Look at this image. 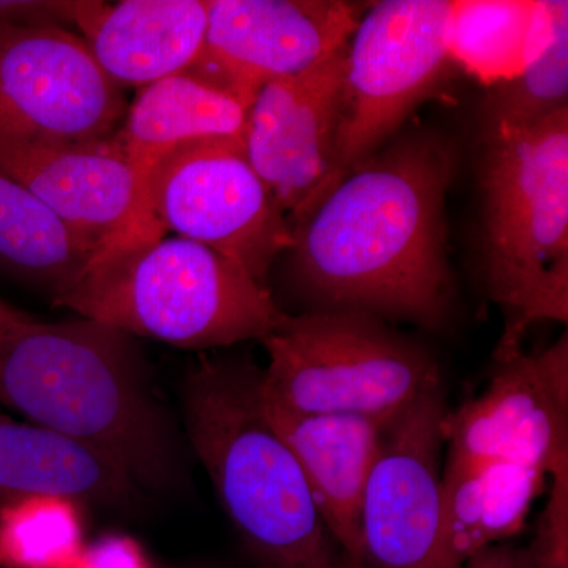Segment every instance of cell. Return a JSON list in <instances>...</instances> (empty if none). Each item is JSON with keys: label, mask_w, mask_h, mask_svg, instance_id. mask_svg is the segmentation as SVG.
<instances>
[{"label": "cell", "mask_w": 568, "mask_h": 568, "mask_svg": "<svg viewBox=\"0 0 568 568\" xmlns=\"http://www.w3.org/2000/svg\"><path fill=\"white\" fill-rule=\"evenodd\" d=\"M138 491L129 474L95 448L0 414V503L54 497L122 506Z\"/></svg>", "instance_id": "18"}, {"label": "cell", "mask_w": 568, "mask_h": 568, "mask_svg": "<svg viewBox=\"0 0 568 568\" xmlns=\"http://www.w3.org/2000/svg\"><path fill=\"white\" fill-rule=\"evenodd\" d=\"M549 9L552 39L547 50L517 78L496 85L489 122L530 125L568 108V3L549 0Z\"/></svg>", "instance_id": "23"}, {"label": "cell", "mask_w": 568, "mask_h": 568, "mask_svg": "<svg viewBox=\"0 0 568 568\" xmlns=\"http://www.w3.org/2000/svg\"><path fill=\"white\" fill-rule=\"evenodd\" d=\"M452 11L454 0H384L362 14L346 48L331 173L294 222L375 155L432 91L450 61Z\"/></svg>", "instance_id": "7"}, {"label": "cell", "mask_w": 568, "mask_h": 568, "mask_svg": "<svg viewBox=\"0 0 568 568\" xmlns=\"http://www.w3.org/2000/svg\"><path fill=\"white\" fill-rule=\"evenodd\" d=\"M463 568H536L529 547L504 541L478 551Z\"/></svg>", "instance_id": "26"}, {"label": "cell", "mask_w": 568, "mask_h": 568, "mask_svg": "<svg viewBox=\"0 0 568 568\" xmlns=\"http://www.w3.org/2000/svg\"><path fill=\"white\" fill-rule=\"evenodd\" d=\"M123 334L211 351L272 334L286 313L241 265L189 239H129L52 301Z\"/></svg>", "instance_id": "4"}, {"label": "cell", "mask_w": 568, "mask_h": 568, "mask_svg": "<svg viewBox=\"0 0 568 568\" xmlns=\"http://www.w3.org/2000/svg\"><path fill=\"white\" fill-rule=\"evenodd\" d=\"M454 168L446 140L424 132L355 166L291 224L298 287L320 310L446 324L455 286L444 204Z\"/></svg>", "instance_id": "1"}, {"label": "cell", "mask_w": 568, "mask_h": 568, "mask_svg": "<svg viewBox=\"0 0 568 568\" xmlns=\"http://www.w3.org/2000/svg\"><path fill=\"white\" fill-rule=\"evenodd\" d=\"M193 70L252 104L267 82L320 65L349 43L365 9L339 0H207Z\"/></svg>", "instance_id": "12"}, {"label": "cell", "mask_w": 568, "mask_h": 568, "mask_svg": "<svg viewBox=\"0 0 568 568\" xmlns=\"http://www.w3.org/2000/svg\"><path fill=\"white\" fill-rule=\"evenodd\" d=\"M261 343L268 355L261 394L286 413L394 418L440 383L424 347L368 313L286 315Z\"/></svg>", "instance_id": "6"}, {"label": "cell", "mask_w": 568, "mask_h": 568, "mask_svg": "<svg viewBox=\"0 0 568 568\" xmlns=\"http://www.w3.org/2000/svg\"><path fill=\"white\" fill-rule=\"evenodd\" d=\"M77 504L37 497L7 506L0 519V559L14 568H74L80 560Z\"/></svg>", "instance_id": "22"}, {"label": "cell", "mask_w": 568, "mask_h": 568, "mask_svg": "<svg viewBox=\"0 0 568 568\" xmlns=\"http://www.w3.org/2000/svg\"><path fill=\"white\" fill-rule=\"evenodd\" d=\"M529 551L536 568H568L567 541L532 540Z\"/></svg>", "instance_id": "27"}, {"label": "cell", "mask_w": 568, "mask_h": 568, "mask_svg": "<svg viewBox=\"0 0 568 568\" xmlns=\"http://www.w3.org/2000/svg\"><path fill=\"white\" fill-rule=\"evenodd\" d=\"M345 568H361L355 562H351V560L345 559Z\"/></svg>", "instance_id": "29"}, {"label": "cell", "mask_w": 568, "mask_h": 568, "mask_svg": "<svg viewBox=\"0 0 568 568\" xmlns=\"http://www.w3.org/2000/svg\"><path fill=\"white\" fill-rule=\"evenodd\" d=\"M263 368L201 354L183 383L185 428L224 514L261 568H345L304 470L268 420Z\"/></svg>", "instance_id": "3"}, {"label": "cell", "mask_w": 568, "mask_h": 568, "mask_svg": "<svg viewBox=\"0 0 568 568\" xmlns=\"http://www.w3.org/2000/svg\"><path fill=\"white\" fill-rule=\"evenodd\" d=\"M74 568H148L140 547L129 537L111 536L82 549Z\"/></svg>", "instance_id": "25"}, {"label": "cell", "mask_w": 568, "mask_h": 568, "mask_svg": "<svg viewBox=\"0 0 568 568\" xmlns=\"http://www.w3.org/2000/svg\"><path fill=\"white\" fill-rule=\"evenodd\" d=\"M250 104L230 89L190 69L144 85L112 134L142 181L179 145L244 142Z\"/></svg>", "instance_id": "17"}, {"label": "cell", "mask_w": 568, "mask_h": 568, "mask_svg": "<svg viewBox=\"0 0 568 568\" xmlns=\"http://www.w3.org/2000/svg\"><path fill=\"white\" fill-rule=\"evenodd\" d=\"M78 0H0V24L61 28L73 24Z\"/></svg>", "instance_id": "24"}, {"label": "cell", "mask_w": 568, "mask_h": 568, "mask_svg": "<svg viewBox=\"0 0 568 568\" xmlns=\"http://www.w3.org/2000/svg\"><path fill=\"white\" fill-rule=\"evenodd\" d=\"M93 256L36 194L0 173V271L54 301L81 278Z\"/></svg>", "instance_id": "21"}, {"label": "cell", "mask_w": 568, "mask_h": 568, "mask_svg": "<svg viewBox=\"0 0 568 568\" xmlns=\"http://www.w3.org/2000/svg\"><path fill=\"white\" fill-rule=\"evenodd\" d=\"M0 173L36 194L95 254L140 230L144 181L114 136L84 142L0 138Z\"/></svg>", "instance_id": "14"}, {"label": "cell", "mask_w": 568, "mask_h": 568, "mask_svg": "<svg viewBox=\"0 0 568 568\" xmlns=\"http://www.w3.org/2000/svg\"><path fill=\"white\" fill-rule=\"evenodd\" d=\"M166 233L222 254L261 284L276 257L294 245L286 215L239 141L179 145L153 164L145 175L140 230L132 239Z\"/></svg>", "instance_id": "8"}, {"label": "cell", "mask_w": 568, "mask_h": 568, "mask_svg": "<svg viewBox=\"0 0 568 568\" xmlns=\"http://www.w3.org/2000/svg\"><path fill=\"white\" fill-rule=\"evenodd\" d=\"M0 403L106 455L140 489L171 488L181 477L140 347L111 325L33 320L0 334Z\"/></svg>", "instance_id": "2"}, {"label": "cell", "mask_w": 568, "mask_h": 568, "mask_svg": "<svg viewBox=\"0 0 568 568\" xmlns=\"http://www.w3.org/2000/svg\"><path fill=\"white\" fill-rule=\"evenodd\" d=\"M448 413L439 383L386 425L362 503V568H435Z\"/></svg>", "instance_id": "10"}, {"label": "cell", "mask_w": 568, "mask_h": 568, "mask_svg": "<svg viewBox=\"0 0 568 568\" xmlns=\"http://www.w3.org/2000/svg\"><path fill=\"white\" fill-rule=\"evenodd\" d=\"M551 39L549 0H454L448 59L496 88L528 69Z\"/></svg>", "instance_id": "20"}, {"label": "cell", "mask_w": 568, "mask_h": 568, "mask_svg": "<svg viewBox=\"0 0 568 568\" xmlns=\"http://www.w3.org/2000/svg\"><path fill=\"white\" fill-rule=\"evenodd\" d=\"M547 474L515 463L443 469V508L435 568H463L481 549L525 528Z\"/></svg>", "instance_id": "19"}, {"label": "cell", "mask_w": 568, "mask_h": 568, "mask_svg": "<svg viewBox=\"0 0 568 568\" xmlns=\"http://www.w3.org/2000/svg\"><path fill=\"white\" fill-rule=\"evenodd\" d=\"M484 394L448 413L446 469L489 463L536 467L551 478L568 467V338L540 353L497 362Z\"/></svg>", "instance_id": "11"}, {"label": "cell", "mask_w": 568, "mask_h": 568, "mask_svg": "<svg viewBox=\"0 0 568 568\" xmlns=\"http://www.w3.org/2000/svg\"><path fill=\"white\" fill-rule=\"evenodd\" d=\"M31 321H33L31 315L14 308V306L7 304L6 301L0 298V334L9 332L11 328L20 327L22 324L31 323Z\"/></svg>", "instance_id": "28"}, {"label": "cell", "mask_w": 568, "mask_h": 568, "mask_svg": "<svg viewBox=\"0 0 568 568\" xmlns=\"http://www.w3.org/2000/svg\"><path fill=\"white\" fill-rule=\"evenodd\" d=\"M346 48L304 73L267 82L250 104L244 153L290 226L331 173Z\"/></svg>", "instance_id": "13"}, {"label": "cell", "mask_w": 568, "mask_h": 568, "mask_svg": "<svg viewBox=\"0 0 568 568\" xmlns=\"http://www.w3.org/2000/svg\"><path fill=\"white\" fill-rule=\"evenodd\" d=\"M73 24L100 69L119 88L192 69L203 54L207 0H78Z\"/></svg>", "instance_id": "15"}, {"label": "cell", "mask_w": 568, "mask_h": 568, "mask_svg": "<svg viewBox=\"0 0 568 568\" xmlns=\"http://www.w3.org/2000/svg\"><path fill=\"white\" fill-rule=\"evenodd\" d=\"M481 189L485 287L506 316L499 362L523 351L530 325L568 320V108L530 125L489 122Z\"/></svg>", "instance_id": "5"}, {"label": "cell", "mask_w": 568, "mask_h": 568, "mask_svg": "<svg viewBox=\"0 0 568 568\" xmlns=\"http://www.w3.org/2000/svg\"><path fill=\"white\" fill-rule=\"evenodd\" d=\"M125 112L122 89L81 37L62 28L0 24V138L106 140Z\"/></svg>", "instance_id": "9"}, {"label": "cell", "mask_w": 568, "mask_h": 568, "mask_svg": "<svg viewBox=\"0 0 568 568\" xmlns=\"http://www.w3.org/2000/svg\"><path fill=\"white\" fill-rule=\"evenodd\" d=\"M264 407L304 470L317 511L343 558L362 568V503L392 418L302 416L265 403Z\"/></svg>", "instance_id": "16"}]
</instances>
